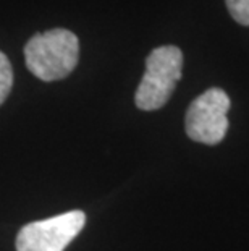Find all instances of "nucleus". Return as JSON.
Here are the masks:
<instances>
[{"instance_id": "obj_1", "label": "nucleus", "mask_w": 249, "mask_h": 251, "mask_svg": "<svg viewBox=\"0 0 249 251\" xmlns=\"http://www.w3.org/2000/svg\"><path fill=\"white\" fill-rule=\"evenodd\" d=\"M79 60V41L70 29L55 28L34 34L24 46L28 70L42 81L67 78Z\"/></svg>"}, {"instance_id": "obj_2", "label": "nucleus", "mask_w": 249, "mask_h": 251, "mask_svg": "<svg viewBox=\"0 0 249 251\" xmlns=\"http://www.w3.org/2000/svg\"><path fill=\"white\" fill-rule=\"evenodd\" d=\"M183 52L177 46H160L146 58V72L136 89L135 102L141 110H157L172 98L181 79Z\"/></svg>"}, {"instance_id": "obj_3", "label": "nucleus", "mask_w": 249, "mask_h": 251, "mask_svg": "<svg viewBox=\"0 0 249 251\" xmlns=\"http://www.w3.org/2000/svg\"><path fill=\"white\" fill-rule=\"evenodd\" d=\"M230 98L224 89L210 88L189 104L184 128L186 135L196 143L215 146L228 131Z\"/></svg>"}, {"instance_id": "obj_4", "label": "nucleus", "mask_w": 249, "mask_h": 251, "mask_svg": "<svg viewBox=\"0 0 249 251\" xmlns=\"http://www.w3.org/2000/svg\"><path fill=\"white\" fill-rule=\"evenodd\" d=\"M84 224L86 216L83 211L26 224L18 232L17 251H63L83 230Z\"/></svg>"}, {"instance_id": "obj_5", "label": "nucleus", "mask_w": 249, "mask_h": 251, "mask_svg": "<svg viewBox=\"0 0 249 251\" xmlns=\"http://www.w3.org/2000/svg\"><path fill=\"white\" fill-rule=\"evenodd\" d=\"M13 86V70L8 57L0 50V105L5 102Z\"/></svg>"}, {"instance_id": "obj_6", "label": "nucleus", "mask_w": 249, "mask_h": 251, "mask_svg": "<svg viewBox=\"0 0 249 251\" xmlns=\"http://www.w3.org/2000/svg\"><path fill=\"white\" fill-rule=\"evenodd\" d=\"M231 18L243 26H249V0H225Z\"/></svg>"}]
</instances>
